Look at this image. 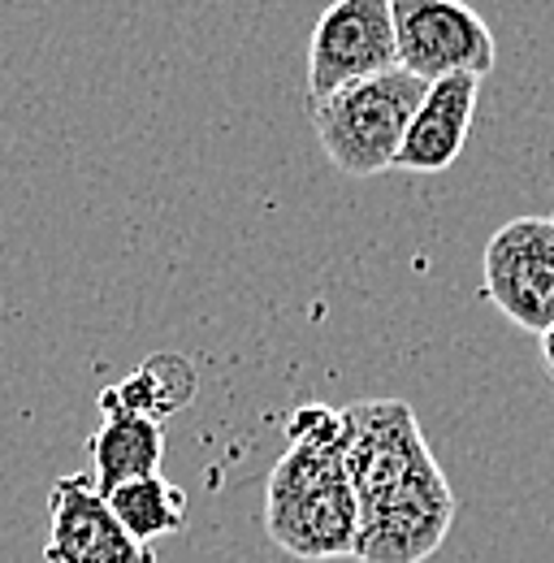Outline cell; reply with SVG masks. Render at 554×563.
Segmentation results:
<instances>
[{
	"label": "cell",
	"instance_id": "6da1fadb",
	"mask_svg": "<svg viewBox=\"0 0 554 563\" xmlns=\"http://www.w3.org/2000/svg\"><path fill=\"white\" fill-rule=\"evenodd\" d=\"M265 533L290 560L355 555L359 503L343 468V412L303 404L286 421V455L265 490Z\"/></svg>",
	"mask_w": 554,
	"mask_h": 563
},
{
	"label": "cell",
	"instance_id": "7a4b0ae2",
	"mask_svg": "<svg viewBox=\"0 0 554 563\" xmlns=\"http://www.w3.org/2000/svg\"><path fill=\"white\" fill-rule=\"evenodd\" d=\"M429 82L412 78L408 70H386L359 82H346L334 96L312 104V131L334 161L351 178H373L395 169V156L403 147L408 122Z\"/></svg>",
	"mask_w": 554,
	"mask_h": 563
},
{
	"label": "cell",
	"instance_id": "3957f363",
	"mask_svg": "<svg viewBox=\"0 0 554 563\" xmlns=\"http://www.w3.org/2000/svg\"><path fill=\"white\" fill-rule=\"evenodd\" d=\"M359 503V533L355 560L359 563H424L437 555L455 525V490L437 460L381 490L355 498Z\"/></svg>",
	"mask_w": 554,
	"mask_h": 563
},
{
	"label": "cell",
	"instance_id": "277c9868",
	"mask_svg": "<svg viewBox=\"0 0 554 563\" xmlns=\"http://www.w3.org/2000/svg\"><path fill=\"white\" fill-rule=\"evenodd\" d=\"M399 70L420 82L451 74L485 78L498 62L494 31L468 0H390Z\"/></svg>",
	"mask_w": 554,
	"mask_h": 563
},
{
	"label": "cell",
	"instance_id": "5b68a950",
	"mask_svg": "<svg viewBox=\"0 0 554 563\" xmlns=\"http://www.w3.org/2000/svg\"><path fill=\"white\" fill-rule=\"evenodd\" d=\"M485 299L520 330L546 334L554 325V221L516 217L498 225L481 261Z\"/></svg>",
	"mask_w": 554,
	"mask_h": 563
},
{
	"label": "cell",
	"instance_id": "8992f818",
	"mask_svg": "<svg viewBox=\"0 0 554 563\" xmlns=\"http://www.w3.org/2000/svg\"><path fill=\"white\" fill-rule=\"evenodd\" d=\"M399 66L390 0H334L308 40V96L312 104L346 82Z\"/></svg>",
	"mask_w": 554,
	"mask_h": 563
},
{
	"label": "cell",
	"instance_id": "52a82bcc",
	"mask_svg": "<svg viewBox=\"0 0 554 563\" xmlns=\"http://www.w3.org/2000/svg\"><path fill=\"white\" fill-rule=\"evenodd\" d=\"M44 563H156L152 547L135 542L109 511L91 477H57L48 494Z\"/></svg>",
	"mask_w": 554,
	"mask_h": 563
},
{
	"label": "cell",
	"instance_id": "ba28073f",
	"mask_svg": "<svg viewBox=\"0 0 554 563\" xmlns=\"http://www.w3.org/2000/svg\"><path fill=\"white\" fill-rule=\"evenodd\" d=\"M477 96H481V78H473V74H451V78L429 82L420 104H416L412 122H408L395 169L446 174L459 161V152L468 147L473 118H477Z\"/></svg>",
	"mask_w": 554,
	"mask_h": 563
},
{
	"label": "cell",
	"instance_id": "9c48e42d",
	"mask_svg": "<svg viewBox=\"0 0 554 563\" xmlns=\"http://www.w3.org/2000/svg\"><path fill=\"white\" fill-rule=\"evenodd\" d=\"M100 412L104 424L91 433V482L96 490L109 494L122 482H135V477H156L160 473V460H165V429L147 417L126 412L113 390H100Z\"/></svg>",
	"mask_w": 554,
	"mask_h": 563
},
{
	"label": "cell",
	"instance_id": "30bf717a",
	"mask_svg": "<svg viewBox=\"0 0 554 563\" xmlns=\"http://www.w3.org/2000/svg\"><path fill=\"white\" fill-rule=\"evenodd\" d=\"M196 386H200V377H196V364L187 355L160 352L147 355L126 382H118L109 390L126 412L165 424L174 412H182L196 399Z\"/></svg>",
	"mask_w": 554,
	"mask_h": 563
},
{
	"label": "cell",
	"instance_id": "8fae6325",
	"mask_svg": "<svg viewBox=\"0 0 554 563\" xmlns=\"http://www.w3.org/2000/svg\"><path fill=\"white\" fill-rule=\"evenodd\" d=\"M104 503H109L113 520L143 547H152L156 538H169V533H178L187 525V494L178 490L174 482H165L160 473L113 486L104 494Z\"/></svg>",
	"mask_w": 554,
	"mask_h": 563
},
{
	"label": "cell",
	"instance_id": "7c38bea8",
	"mask_svg": "<svg viewBox=\"0 0 554 563\" xmlns=\"http://www.w3.org/2000/svg\"><path fill=\"white\" fill-rule=\"evenodd\" d=\"M538 347H542V364H546V373L554 377V325L538 339Z\"/></svg>",
	"mask_w": 554,
	"mask_h": 563
},
{
	"label": "cell",
	"instance_id": "4fadbf2b",
	"mask_svg": "<svg viewBox=\"0 0 554 563\" xmlns=\"http://www.w3.org/2000/svg\"><path fill=\"white\" fill-rule=\"evenodd\" d=\"M551 221H554V212H551Z\"/></svg>",
	"mask_w": 554,
	"mask_h": 563
}]
</instances>
